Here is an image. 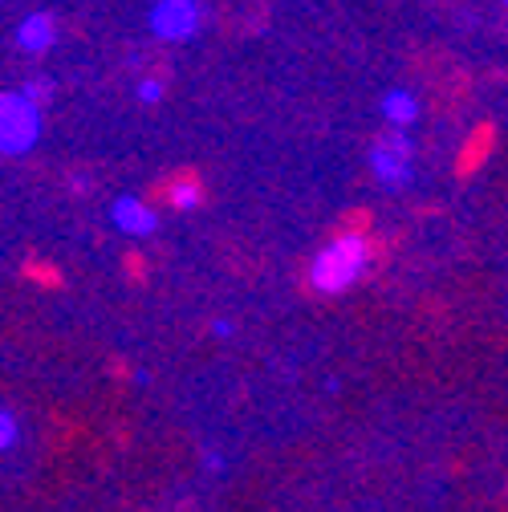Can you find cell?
<instances>
[{
	"label": "cell",
	"instance_id": "1",
	"mask_svg": "<svg viewBox=\"0 0 508 512\" xmlns=\"http://www.w3.org/2000/svg\"><path fill=\"white\" fill-rule=\"evenodd\" d=\"M378 256H383V248H378L370 236H334V244L326 252H317V261L309 269V285L322 289V293H342L378 261Z\"/></svg>",
	"mask_w": 508,
	"mask_h": 512
},
{
	"label": "cell",
	"instance_id": "8",
	"mask_svg": "<svg viewBox=\"0 0 508 512\" xmlns=\"http://www.w3.org/2000/svg\"><path fill=\"white\" fill-rule=\"evenodd\" d=\"M415 114H419V98L411 90H387L383 94V118L391 126H411Z\"/></svg>",
	"mask_w": 508,
	"mask_h": 512
},
{
	"label": "cell",
	"instance_id": "16",
	"mask_svg": "<svg viewBox=\"0 0 508 512\" xmlns=\"http://www.w3.org/2000/svg\"><path fill=\"white\" fill-rule=\"evenodd\" d=\"M500 5H504V9H508V0H500Z\"/></svg>",
	"mask_w": 508,
	"mask_h": 512
},
{
	"label": "cell",
	"instance_id": "6",
	"mask_svg": "<svg viewBox=\"0 0 508 512\" xmlns=\"http://www.w3.org/2000/svg\"><path fill=\"white\" fill-rule=\"evenodd\" d=\"M53 41H57V21L49 13H25L17 21V49L21 53L41 57V53L53 49Z\"/></svg>",
	"mask_w": 508,
	"mask_h": 512
},
{
	"label": "cell",
	"instance_id": "9",
	"mask_svg": "<svg viewBox=\"0 0 508 512\" xmlns=\"http://www.w3.org/2000/svg\"><path fill=\"white\" fill-rule=\"evenodd\" d=\"M21 277H25V281H33L37 289H57V285H61V269H57V265H49V261H37V256L21 265Z\"/></svg>",
	"mask_w": 508,
	"mask_h": 512
},
{
	"label": "cell",
	"instance_id": "2",
	"mask_svg": "<svg viewBox=\"0 0 508 512\" xmlns=\"http://www.w3.org/2000/svg\"><path fill=\"white\" fill-rule=\"evenodd\" d=\"M41 139V102L21 86L0 98V147L5 155H25Z\"/></svg>",
	"mask_w": 508,
	"mask_h": 512
},
{
	"label": "cell",
	"instance_id": "11",
	"mask_svg": "<svg viewBox=\"0 0 508 512\" xmlns=\"http://www.w3.org/2000/svg\"><path fill=\"white\" fill-rule=\"evenodd\" d=\"M370 232V212H350V216H342V224H338V232L334 236H366Z\"/></svg>",
	"mask_w": 508,
	"mask_h": 512
},
{
	"label": "cell",
	"instance_id": "13",
	"mask_svg": "<svg viewBox=\"0 0 508 512\" xmlns=\"http://www.w3.org/2000/svg\"><path fill=\"white\" fill-rule=\"evenodd\" d=\"M159 98H163V82H159V78H143V82H139V102L151 106V102H159Z\"/></svg>",
	"mask_w": 508,
	"mask_h": 512
},
{
	"label": "cell",
	"instance_id": "10",
	"mask_svg": "<svg viewBox=\"0 0 508 512\" xmlns=\"http://www.w3.org/2000/svg\"><path fill=\"white\" fill-rule=\"evenodd\" d=\"M488 139H492V135L484 131V135H476V139L468 143V151H464V159H460V175H468V171H476V167L484 163V151H488Z\"/></svg>",
	"mask_w": 508,
	"mask_h": 512
},
{
	"label": "cell",
	"instance_id": "5",
	"mask_svg": "<svg viewBox=\"0 0 508 512\" xmlns=\"http://www.w3.org/2000/svg\"><path fill=\"white\" fill-rule=\"evenodd\" d=\"M159 204L171 212H196L204 204V183L196 171H179L159 187Z\"/></svg>",
	"mask_w": 508,
	"mask_h": 512
},
{
	"label": "cell",
	"instance_id": "4",
	"mask_svg": "<svg viewBox=\"0 0 508 512\" xmlns=\"http://www.w3.org/2000/svg\"><path fill=\"white\" fill-rule=\"evenodd\" d=\"M411 139H407V126H391L387 135H378L374 147H370V167L374 175L383 179L387 187H403L411 179Z\"/></svg>",
	"mask_w": 508,
	"mask_h": 512
},
{
	"label": "cell",
	"instance_id": "14",
	"mask_svg": "<svg viewBox=\"0 0 508 512\" xmlns=\"http://www.w3.org/2000/svg\"><path fill=\"white\" fill-rule=\"evenodd\" d=\"M21 90H25L29 98H37V102H45V98H49V82H45V78H33V82H25Z\"/></svg>",
	"mask_w": 508,
	"mask_h": 512
},
{
	"label": "cell",
	"instance_id": "12",
	"mask_svg": "<svg viewBox=\"0 0 508 512\" xmlns=\"http://www.w3.org/2000/svg\"><path fill=\"white\" fill-rule=\"evenodd\" d=\"M122 265H126V277H131L135 285H143V281H147V261H143L139 252H126V261H122Z\"/></svg>",
	"mask_w": 508,
	"mask_h": 512
},
{
	"label": "cell",
	"instance_id": "7",
	"mask_svg": "<svg viewBox=\"0 0 508 512\" xmlns=\"http://www.w3.org/2000/svg\"><path fill=\"white\" fill-rule=\"evenodd\" d=\"M114 220H118V228L122 232H131V236H147V232H155V208L147 204V200H139V196H122L118 204H114Z\"/></svg>",
	"mask_w": 508,
	"mask_h": 512
},
{
	"label": "cell",
	"instance_id": "3",
	"mask_svg": "<svg viewBox=\"0 0 508 512\" xmlns=\"http://www.w3.org/2000/svg\"><path fill=\"white\" fill-rule=\"evenodd\" d=\"M204 0H155L147 9V25L159 41H187L204 29Z\"/></svg>",
	"mask_w": 508,
	"mask_h": 512
},
{
	"label": "cell",
	"instance_id": "15",
	"mask_svg": "<svg viewBox=\"0 0 508 512\" xmlns=\"http://www.w3.org/2000/svg\"><path fill=\"white\" fill-rule=\"evenodd\" d=\"M9 443H13V415L5 411V447H9Z\"/></svg>",
	"mask_w": 508,
	"mask_h": 512
}]
</instances>
